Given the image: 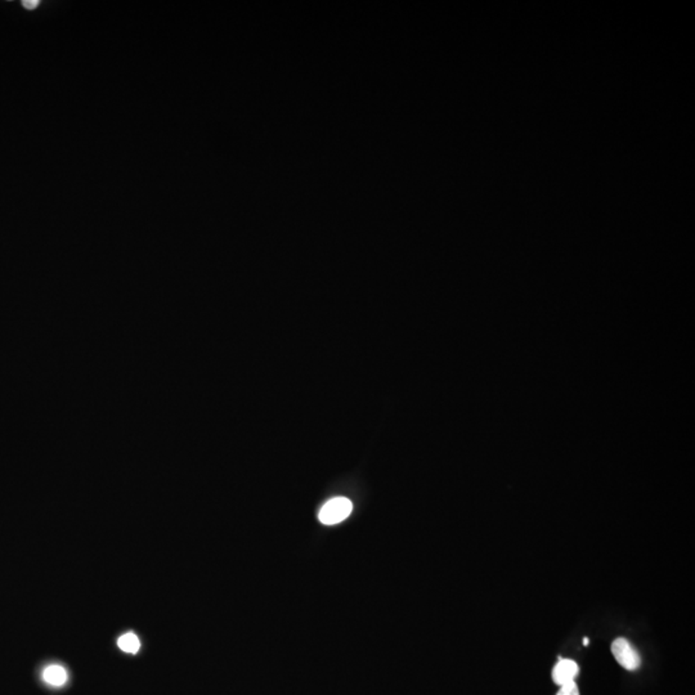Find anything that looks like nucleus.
Instances as JSON below:
<instances>
[{
    "label": "nucleus",
    "mask_w": 695,
    "mask_h": 695,
    "mask_svg": "<svg viewBox=\"0 0 695 695\" xmlns=\"http://www.w3.org/2000/svg\"><path fill=\"white\" fill-rule=\"evenodd\" d=\"M352 502L345 497H335L319 510L318 519L325 525H334L344 522L349 515L352 514Z\"/></svg>",
    "instance_id": "f257e3e1"
},
{
    "label": "nucleus",
    "mask_w": 695,
    "mask_h": 695,
    "mask_svg": "<svg viewBox=\"0 0 695 695\" xmlns=\"http://www.w3.org/2000/svg\"><path fill=\"white\" fill-rule=\"evenodd\" d=\"M612 653L616 661L628 671H636L641 664L640 654L634 648V645L623 637H618L617 640L613 641Z\"/></svg>",
    "instance_id": "f03ea898"
},
{
    "label": "nucleus",
    "mask_w": 695,
    "mask_h": 695,
    "mask_svg": "<svg viewBox=\"0 0 695 695\" xmlns=\"http://www.w3.org/2000/svg\"><path fill=\"white\" fill-rule=\"evenodd\" d=\"M580 672V667L575 661L572 660H561L557 663V666L552 669V680L554 682L563 687L569 682H573Z\"/></svg>",
    "instance_id": "7ed1b4c3"
},
{
    "label": "nucleus",
    "mask_w": 695,
    "mask_h": 695,
    "mask_svg": "<svg viewBox=\"0 0 695 695\" xmlns=\"http://www.w3.org/2000/svg\"><path fill=\"white\" fill-rule=\"evenodd\" d=\"M67 671L60 664H51L43 671V680L51 687H63L67 682Z\"/></svg>",
    "instance_id": "20e7f679"
},
{
    "label": "nucleus",
    "mask_w": 695,
    "mask_h": 695,
    "mask_svg": "<svg viewBox=\"0 0 695 695\" xmlns=\"http://www.w3.org/2000/svg\"><path fill=\"white\" fill-rule=\"evenodd\" d=\"M118 645L122 652L130 653V654H137L141 649L139 637L133 632H128V634L121 636L120 639L118 640Z\"/></svg>",
    "instance_id": "39448f33"
},
{
    "label": "nucleus",
    "mask_w": 695,
    "mask_h": 695,
    "mask_svg": "<svg viewBox=\"0 0 695 695\" xmlns=\"http://www.w3.org/2000/svg\"><path fill=\"white\" fill-rule=\"evenodd\" d=\"M557 695H580V690H578L577 684L573 681V682H569V684L560 687V690Z\"/></svg>",
    "instance_id": "423d86ee"
},
{
    "label": "nucleus",
    "mask_w": 695,
    "mask_h": 695,
    "mask_svg": "<svg viewBox=\"0 0 695 695\" xmlns=\"http://www.w3.org/2000/svg\"><path fill=\"white\" fill-rule=\"evenodd\" d=\"M39 3H40V1H38V0H33V1L26 0V1H22V6H24V8L26 9H34L36 8V6H38Z\"/></svg>",
    "instance_id": "0eeeda50"
},
{
    "label": "nucleus",
    "mask_w": 695,
    "mask_h": 695,
    "mask_svg": "<svg viewBox=\"0 0 695 695\" xmlns=\"http://www.w3.org/2000/svg\"><path fill=\"white\" fill-rule=\"evenodd\" d=\"M584 645H589V639H584Z\"/></svg>",
    "instance_id": "6e6552de"
}]
</instances>
